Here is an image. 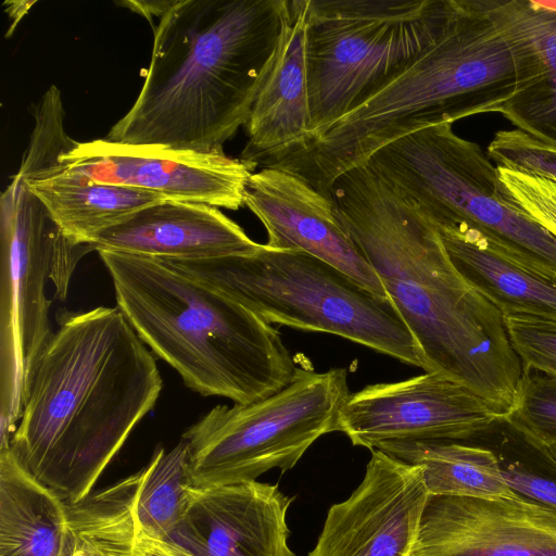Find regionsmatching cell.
I'll return each instance as SVG.
<instances>
[{
    "label": "cell",
    "instance_id": "1",
    "mask_svg": "<svg viewBox=\"0 0 556 556\" xmlns=\"http://www.w3.org/2000/svg\"><path fill=\"white\" fill-rule=\"evenodd\" d=\"M329 194L415 338L425 371L463 383L504 421L523 365L503 313L454 266L431 220L367 164L339 176Z\"/></svg>",
    "mask_w": 556,
    "mask_h": 556
},
{
    "label": "cell",
    "instance_id": "2",
    "mask_svg": "<svg viewBox=\"0 0 556 556\" xmlns=\"http://www.w3.org/2000/svg\"><path fill=\"white\" fill-rule=\"evenodd\" d=\"M24 384L9 447L74 504L91 493L163 386L156 362L118 307L61 316Z\"/></svg>",
    "mask_w": 556,
    "mask_h": 556
},
{
    "label": "cell",
    "instance_id": "3",
    "mask_svg": "<svg viewBox=\"0 0 556 556\" xmlns=\"http://www.w3.org/2000/svg\"><path fill=\"white\" fill-rule=\"evenodd\" d=\"M290 0H175L142 88L106 139L203 153L245 126L279 53Z\"/></svg>",
    "mask_w": 556,
    "mask_h": 556
},
{
    "label": "cell",
    "instance_id": "4",
    "mask_svg": "<svg viewBox=\"0 0 556 556\" xmlns=\"http://www.w3.org/2000/svg\"><path fill=\"white\" fill-rule=\"evenodd\" d=\"M513 43L483 0H452L434 41L392 80L277 165L330 198L333 181L417 130L500 113L517 92Z\"/></svg>",
    "mask_w": 556,
    "mask_h": 556
},
{
    "label": "cell",
    "instance_id": "5",
    "mask_svg": "<svg viewBox=\"0 0 556 556\" xmlns=\"http://www.w3.org/2000/svg\"><path fill=\"white\" fill-rule=\"evenodd\" d=\"M98 254L118 309L189 389L247 404L293 379L298 367L279 331L242 305L160 260Z\"/></svg>",
    "mask_w": 556,
    "mask_h": 556
},
{
    "label": "cell",
    "instance_id": "6",
    "mask_svg": "<svg viewBox=\"0 0 556 556\" xmlns=\"http://www.w3.org/2000/svg\"><path fill=\"white\" fill-rule=\"evenodd\" d=\"M160 261L270 325L339 336L405 364L426 368L415 338L389 298L369 291L342 270L306 252L260 243L248 254Z\"/></svg>",
    "mask_w": 556,
    "mask_h": 556
},
{
    "label": "cell",
    "instance_id": "7",
    "mask_svg": "<svg viewBox=\"0 0 556 556\" xmlns=\"http://www.w3.org/2000/svg\"><path fill=\"white\" fill-rule=\"evenodd\" d=\"M451 7L452 0H307L312 140L416 60Z\"/></svg>",
    "mask_w": 556,
    "mask_h": 556
},
{
    "label": "cell",
    "instance_id": "8",
    "mask_svg": "<svg viewBox=\"0 0 556 556\" xmlns=\"http://www.w3.org/2000/svg\"><path fill=\"white\" fill-rule=\"evenodd\" d=\"M434 225L480 230L528 264L556 276V238L511 200L498 167L452 124L401 137L364 163Z\"/></svg>",
    "mask_w": 556,
    "mask_h": 556
},
{
    "label": "cell",
    "instance_id": "9",
    "mask_svg": "<svg viewBox=\"0 0 556 556\" xmlns=\"http://www.w3.org/2000/svg\"><path fill=\"white\" fill-rule=\"evenodd\" d=\"M350 391L344 368H299L271 395L247 404L217 405L182 434L189 481L195 488L255 481L291 469L324 434L338 431Z\"/></svg>",
    "mask_w": 556,
    "mask_h": 556
},
{
    "label": "cell",
    "instance_id": "10",
    "mask_svg": "<svg viewBox=\"0 0 556 556\" xmlns=\"http://www.w3.org/2000/svg\"><path fill=\"white\" fill-rule=\"evenodd\" d=\"M0 395L18 401L27 374L53 332L46 283L64 300L89 245L67 239L46 206L15 174L0 198Z\"/></svg>",
    "mask_w": 556,
    "mask_h": 556
},
{
    "label": "cell",
    "instance_id": "11",
    "mask_svg": "<svg viewBox=\"0 0 556 556\" xmlns=\"http://www.w3.org/2000/svg\"><path fill=\"white\" fill-rule=\"evenodd\" d=\"M501 421L490 405L463 383L439 372L368 384L350 393L338 431L353 445L376 450L386 443L465 442Z\"/></svg>",
    "mask_w": 556,
    "mask_h": 556
},
{
    "label": "cell",
    "instance_id": "12",
    "mask_svg": "<svg viewBox=\"0 0 556 556\" xmlns=\"http://www.w3.org/2000/svg\"><path fill=\"white\" fill-rule=\"evenodd\" d=\"M59 163L89 180L143 189L169 200L238 210L254 168L224 152L203 153L105 139L74 141Z\"/></svg>",
    "mask_w": 556,
    "mask_h": 556
},
{
    "label": "cell",
    "instance_id": "13",
    "mask_svg": "<svg viewBox=\"0 0 556 556\" xmlns=\"http://www.w3.org/2000/svg\"><path fill=\"white\" fill-rule=\"evenodd\" d=\"M428 495L419 467L372 450L363 481L329 508L307 556H407Z\"/></svg>",
    "mask_w": 556,
    "mask_h": 556
},
{
    "label": "cell",
    "instance_id": "14",
    "mask_svg": "<svg viewBox=\"0 0 556 556\" xmlns=\"http://www.w3.org/2000/svg\"><path fill=\"white\" fill-rule=\"evenodd\" d=\"M409 556H556V508L518 495H428Z\"/></svg>",
    "mask_w": 556,
    "mask_h": 556
},
{
    "label": "cell",
    "instance_id": "15",
    "mask_svg": "<svg viewBox=\"0 0 556 556\" xmlns=\"http://www.w3.org/2000/svg\"><path fill=\"white\" fill-rule=\"evenodd\" d=\"M244 205L265 227L266 245L306 252L388 298L379 277L340 223L331 198L301 176L281 167H262L248 180Z\"/></svg>",
    "mask_w": 556,
    "mask_h": 556
},
{
    "label": "cell",
    "instance_id": "16",
    "mask_svg": "<svg viewBox=\"0 0 556 556\" xmlns=\"http://www.w3.org/2000/svg\"><path fill=\"white\" fill-rule=\"evenodd\" d=\"M293 500L256 480L191 486L177 535L194 556H296L288 544Z\"/></svg>",
    "mask_w": 556,
    "mask_h": 556
},
{
    "label": "cell",
    "instance_id": "17",
    "mask_svg": "<svg viewBox=\"0 0 556 556\" xmlns=\"http://www.w3.org/2000/svg\"><path fill=\"white\" fill-rule=\"evenodd\" d=\"M89 247L97 252L194 261L252 253L260 243L216 206L166 199L101 231Z\"/></svg>",
    "mask_w": 556,
    "mask_h": 556
},
{
    "label": "cell",
    "instance_id": "18",
    "mask_svg": "<svg viewBox=\"0 0 556 556\" xmlns=\"http://www.w3.org/2000/svg\"><path fill=\"white\" fill-rule=\"evenodd\" d=\"M306 10L307 0H290L278 56L244 126L248 139L239 159L254 169L280 164L304 150L312 140Z\"/></svg>",
    "mask_w": 556,
    "mask_h": 556
},
{
    "label": "cell",
    "instance_id": "19",
    "mask_svg": "<svg viewBox=\"0 0 556 556\" xmlns=\"http://www.w3.org/2000/svg\"><path fill=\"white\" fill-rule=\"evenodd\" d=\"M483 3L513 43L520 65L518 90L500 114L517 129L556 147V1Z\"/></svg>",
    "mask_w": 556,
    "mask_h": 556
},
{
    "label": "cell",
    "instance_id": "20",
    "mask_svg": "<svg viewBox=\"0 0 556 556\" xmlns=\"http://www.w3.org/2000/svg\"><path fill=\"white\" fill-rule=\"evenodd\" d=\"M434 226L454 266L504 316L556 323L555 275L528 264L478 229L464 224Z\"/></svg>",
    "mask_w": 556,
    "mask_h": 556
},
{
    "label": "cell",
    "instance_id": "21",
    "mask_svg": "<svg viewBox=\"0 0 556 556\" xmlns=\"http://www.w3.org/2000/svg\"><path fill=\"white\" fill-rule=\"evenodd\" d=\"M17 175L75 244L89 245L101 231L166 200L143 189L89 180L66 170L59 161L38 172Z\"/></svg>",
    "mask_w": 556,
    "mask_h": 556
},
{
    "label": "cell",
    "instance_id": "22",
    "mask_svg": "<svg viewBox=\"0 0 556 556\" xmlns=\"http://www.w3.org/2000/svg\"><path fill=\"white\" fill-rule=\"evenodd\" d=\"M67 503L0 450V556H60Z\"/></svg>",
    "mask_w": 556,
    "mask_h": 556
},
{
    "label": "cell",
    "instance_id": "23",
    "mask_svg": "<svg viewBox=\"0 0 556 556\" xmlns=\"http://www.w3.org/2000/svg\"><path fill=\"white\" fill-rule=\"evenodd\" d=\"M420 468L429 495L513 497L492 448L459 441L386 443L378 448Z\"/></svg>",
    "mask_w": 556,
    "mask_h": 556
},
{
    "label": "cell",
    "instance_id": "24",
    "mask_svg": "<svg viewBox=\"0 0 556 556\" xmlns=\"http://www.w3.org/2000/svg\"><path fill=\"white\" fill-rule=\"evenodd\" d=\"M143 469L115 484L67 504L60 556H152L139 543L134 506Z\"/></svg>",
    "mask_w": 556,
    "mask_h": 556
},
{
    "label": "cell",
    "instance_id": "25",
    "mask_svg": "<svg viewBox=\"0 0 556 556\" xmlns=\"http://www.w3.org/2000/svg\"><path fill=\"white\" fill-rule=\"evenodd\" d=\"M188 459V444L181 439L168 451L156 448L143 468L134 506L136 528L143 538L157 542L176 539L192 486Z\"/></svg>",
    "mask_w": 556,
    "mask_h": 556
},
{
    "label": "cell",
    "instance_id": "26",
    "mask_svg": "<svg viewBox=\"0 0 556 556\" xmlns=\"http://www.w3.org/2000/svg\"><path fill=\"white\" fill-rule=\"evenodd\" d=\"M514 435L492 448L506 483L516 495L556 508V456Z\"/></svg>",
    "mask_w": 556,
    "mask_h": 556
},
{
    "label": "cell",
    "instance_id": "27",
    "mask_svg": "<svg viewBox=\"0 0 556 556\" xmlns=\"http://www.w3.org/2000/svg\"><path fill=\"white\" fill-rule=\"evenodd\" d=\"M504 422L529 444L556 445V378L523 367L516 402Z\"/></svg>",
    "mask_w": 556,
    "mask_h": 556
},
{
    "label": "cell",
    "instance_id": "28",
    "mask_svg": "<svg viewBox=\"0 0 556 556\" xmlns=\"http://www.w3.org/2000/svg\"><path fill=\"white\" fill-rule=\"evenodd\" d=\"M497 167L556 179V147L519 130H500L486 148Z\"/></svg>",
    "mask_w": 556,
    "mask_h": 556
},
{
    "label": "cell",
    "instance_id": "29",
    "mask_svg": "<svg viewBox=\"0 0 556 556\" xmlns=\"http://www.w3.org/2000/svg\"><path fill=\"white\" fill-rule=\"evenodd\" d=\"M513 348L523 367L556 378V323L504 316Z\"/></svg>",
    "mask_w": 556,
    "mask_h": 556
},
{
    "label": "cell",
    "instance_id": "30",
    "mask_svg": "<svg viewBox=\"0 0 556 556\" xmlns=\"http://www.w3.org/2000/svg\"><path fill=\"white\" fill-rule=\"evenodd\" d=\"M513 202L556 238V179L498 167Z\"/></svg>",
    "mask_w": 556,
    "mask_h": 556
},
{
    "label": "cell",
    "instance_id": "31",
    "mask_svg": "<svg viewBox=\"0 0 556 556\" xmlns=\"http://www.w3.org/2000/svg\"><path fill=\"white\" fill-rule=\"evenodd\" d=\"M175 0H157V1H124L121 5L127 7L131 11L143 15L150 22L152 16H162L173 4Z\"/></svg>",
    "mask_w": 556,
    "mask_h": 556
},
{
    "label": "cell",
    "instance_id": "32",
    "mask_svg": "<svg viewBox=\"0 0 556 556\" xmlns=\"http://www.w3.org/2000/svg\"><path fill=\"white\" fill-rule=\"evenodd\" d=\"M548 448L551 450V452L556 456V445L554 446H548Z\"/></svg>",
    "mask_w": 556,
    "mask_h": 556
},
{
    "label": "cell",
    "instance_id": "33",
    "mask_svg": "<svg viewBox=\"0 0 556 556\" xmlns=\"http://www.w3.org/2000/svg\"><path fill=\"white\" fill-rule=\"evenodd\" d=\"M407 556H409V554Z\"/></svg>",
    "mask_w": 556,
    "mask_h": 556
}]
</instances>
